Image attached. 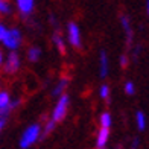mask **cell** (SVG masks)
Wrapping results in <instances>:
<instances>
[{
    "label": "cell",
    "mask_w": 149,
    "mask_h": 149,
    "mask_svg": "<svg viewBox=\"0 0 149 149\" xmlns=\"http://www.w3.org/2000/svg\"><path fill=\"white\" fill-rule=\"evenodd\" d=\"M43 135V130L38 123H33V125H29L26 130L23 131L22 137H20V141H18V146L22 149H28L31 148L32 145H35L37 141L41 139Z\"/></svg>",
    "instance_id": "cell-1"
},
{
    "label": "cell",
    "mask_w": 149,
    "mask_h": 149,
    "mask_svg": "<svg viewBox=\"0 0 149 149\" xmlns=\"http://www.w3.org/2000/svg\"><path fill=\"white\" fill-rule=\"evenodd\" d=\"M69 105H70L69 96H67L65 93L61 94L56 100L55 107H53V110H52V120L56 122V123L61 120H64V117L67 116V111H69Z\"/></svg>",
    "instance_id": "cell-2"
},
{
    "label": "cell",
    "mask_w": 149,
    "mask_h": 149,
    "mask_svg": "<svg viewBox=\"0 0 149 149\" xmlns=\"http://www.w3.org/2000/svg\"><path fill=\"white\" fill-rule=\"evenodd\" d=\"M23 41V37H22V32H20L17 28H12L6 31V35L3 37L2 43L8 50H17L20 46H22Z\"/></svg>",
    "instance_id": "cell-3"
},
{
    "label": "cell",
    "mask_w": 149,
    "mask_h": 149,
    "mask_svg": "<svg viewBox=\"0 0 149 149\" xmlns=\"http://www.w3.org/2000/svg\"><path fill=\"white\" fill-rule=\"evenodd\" d=\"M20 56H18V53L15 52V50H9V55L6 56L5 59H3V70H5V73H8V74H14V73H17L18 72V69H20Z\"/></svg>",
    "instance_id": "cell-4"
},
{
    "label": "cell",
    "mask_w": 149,
    "mask_h": 149,
    "mask_svg": "<svg viewBox=\"0 0 149 149\" xmlns=\"http://www.w3.org/2000/svg\"><path fill=\"white\" fill-rule=\"evenodd\" d=\"M20 104V100H11V94L8 91H0V117H6V114L12 111Z\"/></svg>",
    "instance_id": "cell-5"
},
{
    "label": "cell",
    "mask_w": 149,
    "mask_h": 149,
    "mask_svg": "<svg viewBox=\"0 0 149 149\" xmlns=\"http://www.w3.org/2000/svg\"><path fill=\"white\" fill-rule=\"evenodd\" d=\"M67 41H69L73 47L79 49L82 46V38H81V29L76 23L70 22L67 26Z\"/></svg>",
    "instance_id": "cell-6"
},
{
    "label": "cell",
    "mask_w": 149,
    "mask_h": 149,
    "mask_svg": "<svg viewBox=\"0 0 149 149\" xmlns=\"http://www.w3.org/2000/svg\"><path fill=\"white\" fill-rule=\"evenodd\" d=\"M15 6L20 14L26 18L32 14L33 6H35V0H15Z\"/></svg>",
    "instance_id": "cell-7"
},
{
    "label": "cell",
    "mask_w": 149,
    "mask_h": 149,
    "mask_svg": "<svg viewBox=\"0 0 149 149\" xmlns=\"http://www.w3.org/2000/svg\"><path fill=\"white\" fill-rule=\"evenodd\" d=\"M108 139H110V128L100 126V130L97 132V137H96V148L97 149L105 148L107 143H108Z\"/></svg>",
    "instance_id": "cell-8"
},
{
    "label": "cell",
    "mask_w": 149,
    "mask_h": 149,
    "mask_svg": "<svg viewBox=\"0 0 149 149\" xmlns=\"http://www.w3.org/2000/svg\"><path fill=\"white\" fill-rule=\"evenodd\" d=\"M108 70H110V61H108L107 53L102 50L99 55V73H100V78H105L108 74Z\"/></svg>",
    "instance_id": "cell-9"
},
{
    "label": "cell",
    "mask_w": 149,
    "mask_h": 149,
    "mask_svg": "<svg viewBox=\"0 0 149 149\" xmlns=\"http://www.w3.org/2000/svg\"><path fill=\"white\" fill-rule=\"evenodd\" d=\"M120 22H122V28H123V31H125V35H126V43H128V46H130V44H131V41H132V29H131L130 20H128V17L122 15Z\"/></svg>",
    "instance_id": "cell-10"
},
{
    "label": "cell",
    "mask_w": 149,
    "mask_h": 149,
    "mask_svg": "<svg viewBox=\"0 0 149 149\" xmlns=\"http://www.w3.org/2000/svg\"><path fill=\"white\" fill-rule=\"evenodd\" d=\"M26 56H28V59L31 63H37V61H40V58H41V49H40L38 46H32L28 49Z\"/></svg>",
    "instance_id": "cell-11"
},
{
    "label": "cell",
    "mask_w": 149,
    "mask_h": 149,
    "mask_svg": "<svg viewBox=\"0 0 149 149\" xmlns=\"http://www.w3.org/2000/svg\"><path fill=\"white\" fill-rule=\"evenodd\" d=\"M67 85H69V79L67 78H63L59 81V82L55 85V88L52 90V94L55 97H59L61 94H64V91H65V88H67Z\"/></svg>",
    "instance_id": "cell-12"
},
{
    "label": "cell",
    "mask_w": 149,
    "mask_h": 149,
    "mask_svg": "<svg viewBox=\"0 0 149 149\" xmlns=\"http://www.w3.org/2000/svg\"><path fill=\"white\" fill-rule=\"evenodd\" d=\"M52 41H53V44L56 46V49H58L61 53H64V52H65V43H64V38H63V35H61L58 31L53 33Z\"/></svg>",
    "instance_id": "cell-13"
},
{
    "label": "cell",
    "mask_w": 149,
    "mask_h": 149,
    "mask_svg": "<svg viewBox=\"0 0 149 149\" xmlns=\"http://www.w3.org/2000/svg\"><path fill=\"white\" fill-rule=\"evenodd\" d=\"M99 123L104 128H110L111 126V114L110 113H102L99 117Z\"/></svg>",
    "instance_id": "cell-14"
},
{
    "label": "cell",
    "mask_w": 149,
    "mask_h": 149,
    "mask_svg": "<svg viewBox=\"0 0 149 149\" xmlns=\"http://www.w3.org/2000/svg\"><path fill=\"white\" fill-rule=\"evenodd\" d=\"M135 120H137V126H139V130L140 131H145V128H146V117H145V114L139 111L137 114H135Z\"/></svg>",
    "instance_id": "cell-15"
},
{
    "label": "cell",
    "mask_w": 149,
    "mask_h": 149,
    "mask_svg": "<svg viewBox=\"0 0 149 149\" xmlns=\"http://www.w3.org/2000/svg\"><path fill=\"white\" fill-rule=\"evenodd\" d=\"M9 12H11L9 0H0V14H2V15H8Z\"/></svg>",
    "instance_id": "cell-16"
},
{
    "label": "cell",
    "mask_w": 149,
    "mask_h": 149,
    "mask_svg": "<svg viewBox=\"0 0 149 149\" xmlns=\"http://www.w3.org/2000/svg\"><path fill=\"white\" fill-rule=\"evenodd\" d=\"M99 96L102 97L104 100H108V97H110V87H108L107 84H104L99 88Z\"/></svg>",
    "instance_id": "cell-17"
},
{
    "label": "cell",
    "mask_w": 149,
    "mask_h": 149,
    "mask_svg": "<svg viewBox=\"0 0 149 149\" xmlns=\"http://www.w3.org/2000/svg\"><path fill=\"white\" fill-rule=\"evenodd\" d=\"M55 125H56V122H53L52 119L46 123V126H44V130H43V135H47V134H50L53 130H55Z\"/></svg>",
    "instance_id": "cell-18"
},
{
    "label": "cell",
    "mask_w": 149,
    "mask_h": 149,
    "mask_svg": "<svg viewBox=\"0 0 149 149\" xmlns=\"http://www.w3.org/2000/svg\"><path fill=\"white\" fill-rule=\"evenodd\" d=\"M125 93L126 94H134L135 93V87H134L132 82H126L125 84Z\"/></svg>",
    "instance_id": "cell-19"
},
{
    "label": "cell",
    "mask_w": 149,
    "mask_h": 149,
    "mask_svg": "<svg viewBox=\"0 0 149 149\" xmlns=\"http://www.w3.org/2000/svg\"><path fill=\"white\" fill-rule=\"evenodd\" d=\"M6 31H8V28H6V26H5L2 22H0V41H2L3 37L6 35Z\"/></svg>",
    "instance_id": "cell-20"
},
{
    "label": "cell",
    "mask_w": 149,
    "mask_h": 149,
    "mask_svg": "<svg viewBox=\"0 0 149 149\" xmlns=\"http://www.w3.org/2000/svg\"><path fill=\"white\" fill-rule=\"evenodd\" d=\"M120 65L123 67V69L128 65V56H126V55H122V56H120Z\"/></svg>",
    "instance_id": "cell-21"
},
{
    "label": "cell",
    "mask_w": 149,
    "mask_h": 149,
    "mask_svg": "<svg viewBox=\"0 0 149 149\" xmlns=\"http://www.w3.org/2000/svg\"><path fill=\"white\" fill-rule=\"evenodd\" d=\"M5 125H6V117H0V132L3 131Z\"/></svg>",
    "instance_id": "cell-22"
},
{
    "label": "cell",
    "mask_w": 149,
    "mask_h": 149,
    "mask_svg": "<svg viewBox=\"0 0 149 149\" xmlns=\"http://www.w3.org/2000/svg\"><path fill=\"white\" fill-rule=\"evenodd\" d=\"M3 59H5V56H3V52H2V49H0V67H2V64H3Z\"/></svg>",
    "instance_id": "cell-23"
},
{
    "label": "cell",
    "mask_w": 149,
    "mask_h": 149,
    "mask_svg": "<svg viewBox=\"0 0 149 149\" xmlns=\"http://www.w3.org/2000/svg\"><path fill=\"white\" fill-rule=\"evenodd\" d=\"M137 145H139V140H137V139H135V140L132 141V148H137Z\"/></svg>",
    "instance_id": "cell-24"
},
{
    "label": "cell",
    "mask_w": 149,
    "mask_h": 149,
    "mask_svg": "<svg viewBox=\"0 0 149 149\" xmlns=\"http://www.w3.org/2000/svg\"><path fill=\"white\" fill-rule=\"evenodd\" d=\"M146 9H148V14H149V0L146 2Z\"/></svg>",
    "instance_id": "cell-25"
}]
</instances>
